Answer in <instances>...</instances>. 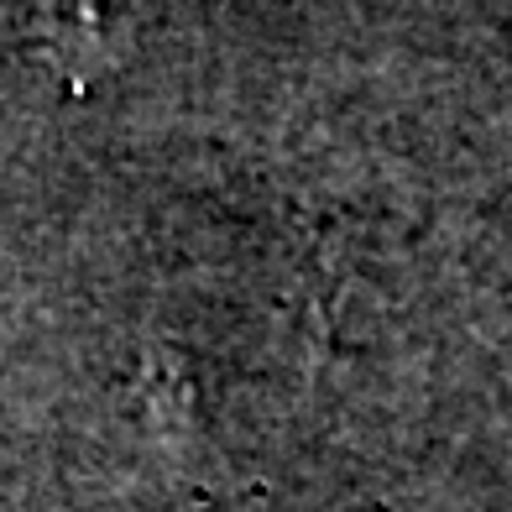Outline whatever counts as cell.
I'll return each instance as SVG.
<instances>
[{
  "label": "cell",
  "instance_id": "1",
  "mask_svg": "<svg viewBox=\"0 0 512 512\" xmlns=\"http://www.w3.org/2000/svg\"><path fill=\"white\" fill-rule=\"evenodd\" d=\"M502 272H507V288H512V225H507V251H502Z\"/></svg>",
  "mask_w": 512,
  "mask_h": 512
}]
</instances>
